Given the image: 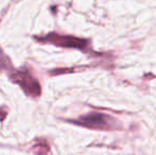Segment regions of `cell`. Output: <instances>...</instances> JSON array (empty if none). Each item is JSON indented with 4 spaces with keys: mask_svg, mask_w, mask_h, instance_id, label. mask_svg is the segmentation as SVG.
<instances>
[{
    "mask_svg": "<svg viewBox=\"0 0 156 155\" xmlns=\"http://www.w3.org/2000/svg\"><path fill=\"white\" fill-rule=\"evenodd\" d=\"M12 80L17 83L27 95L37 97L41 93V87H39L38 82L28 72L19 71V72L14 73L12 76Z\"/></svg>",
    "mask_w": 156,
    "mask_h": 155,
    "instance_id": "7a4b0ae2",
    "label": "cell"
},
{
    "mask_svg": "<svg viewBox=\"0 0 156 155\" xmlns=\"http://www.w3.org/2000/svg\"><path fill=\"white\" fill-rule=\"evenodd\" d=\"M43 41H49L54 45L62 46V47L67 48H79V49H83L87 46V41L85 39L73 37V36H68V35H58V34H49L43 38Z\"/></svg>",
    "mask_w": 156,
    "mask_h": 155,
    "instance_id": "3957f363",
    "label": "cell"
},
{
    "mask_svg": "<svg viewBox=\"0 0 156 155\" xmlns=\"http://www.w3.org/2000/svg\"><path fill=\"white\" fill-rule=\"evenodd\" d=\"M76 123L96 130H111L116 128V120L114 118L100 113H90L81 117Z\"/></svg>",
    "mask_w": 156,
    "mask_h": 155,
    "instance_id": "6da1fadb",
    "label": "cell"
}]
</instances>
